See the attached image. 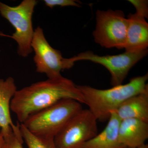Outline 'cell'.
Listing matches in <instances>:
<instances>
[{
	"label": "cell",
	"instance_id": "obj_13",
	"mask_svg": "<svg viewBox=\"0 0 148 148\" xmlns=\"http://www.w3.org/2000/svg\"><path fill=\"white\" fill-rule=\"evenodd\" d=\"M120 121L115 113H112L103 131L85 143L81 148H127L119 140L118 133Z\"/></svg>",
	"mask_w": 148,
	"mask_h": 148
},
{
	"label": "cell",
	"instance_id": "obj_15",
	"mask_svg": "<svg viewBox=\"0 0 148 148\" xmlns=\"http://www.w3.org/2000/svg\"><path fill=\"white\" fill-rule=\"evenodd\" d=\"M20 125L17 121L12 130L3 137L4 143L3 148H23L24 140L20 131Z\"/></svg>",
	"mask_w": 148,
	"mask_h": 148
},
{
	"label": "cell",
	"instance_id": "obj_7",
	"mask_svg": "<svg viewBox=\"0 0 148 148\" xmlns=\"http://www.w3.org/2000/svg\"><path fill=\"white\" fill-rule=\"evenodd\" d=\"M98 120L88 109L71 119L53 139L56 148H81L98 134Z\"/></svg>",
	"mask_w": 148,
	"mask_h": 148
},
{
	"label": "cell",
	"instance_id": "obj_12",
	"mask_svg": "<svg viewBox=\"0 0 148 148\" xmlns=\"http://www.w3.org/2000/svg\"><path fill=\"white\" fill-rule=\"evenodd\" d=\"M114 112L121 120L135 119L148 123V88L125 101Z\"/></svg>",
	"mask_w": 148,
	"mask_h": 148
},
{
	"label": "cell",
	"instance_id": "obj_18",
	"mask_svg": "<svg viewBox=\"0 0 148 148\" xmlns=\"http://www.w3.org/2000/svg\"><path fill=\"white\" fill-rule=\"evenodd\" d=\"M4 143V140L2 136L0 134V148H3Z\"/></svg>",
	"mask_w": 148,
	"mask_h": 148
},
{
	"label": "cell",
	"instance_id": "obj_3",
	"mask_svg": "<svg viewBox=\"0 0 148 148\" xmlns=\"http://www.w3.org/2000/svg\"><path fill=\"white\" fill-rule=\"evenodd\" d=\"M82 103L64 99L31 115L22 123L31 133L54 139L71 119L82 108Z\"/></svg>",
	"mask_w": 148,
	"mask_h": 148
},
{
	"label": "cell",
	"instance_id": "obj_8",
	"mask_svg": "<svg viewBox=\"0 0 148 148\" xmlns=\"http://www.w3.org/2000/svg\"><path fill=\"white\" fill-rule=\"evenodd\" d=\"M148 49L137 52L125 51L114 55L99 56L91 51L82 52L72 57L75 63L77 61H88L105 67L111 76L113 86L122 84L131 68L147 54Z\"/></svg>",
	"mask_w": 148,
	"mask_h": 148
},
{
	"label": "cell",
	"instance_id": "obj_2",
	"mask_svg": "<svg viewBox=\"0 0 148 148\" xmlns=\"http://www.w3.org/2000/svg\"><path fill=\"white\" fill-rule=\"evenodd\" d=\"M148 74L132 78L129 82L99 89L87 85H77L83 96L84 104L96 119L108 120L111 114L128 98L145 91L148 88Z\"/></svg>",
	"mask_w": 148,
	"mask_h": 148
},
{
	"label": "cell",
	"instance_id": "obj_10",
	"mask_svg": "<svg viewBox=\"0 0 148 148\" xmlns=\"http://www.w3.org/2000/svg\"><path fill=\"white\" fill-rule=\"evenodd\" d=\"M120 143L127 148H138L148 138V123L135 119L121 120L118 129Z\"/></svg>",
	"mask_w": 148,
	"mask_h": 148
},
{
	"label": "cell",
	"instance_id": "obj_5",
	"mask_svg": "<svg viewBox=\"0 0 148 148\" xmlns=\"http://www.w3.org/2000/svg\"><path fill=\"white\" fill-rule=\"evenodd\" d=\"M127 24V18L122 11L97 10L96 27L92 34L94 41L106 48L123 49Z\"/></svg>",
	"mask_w": 148,
	"mask_h": 148
},
{
	"label": "cell",
	"instance_id": "obj_16",
	"mask_svg": "<svg viewBox=\"0 0 148 148\" xmlns=\"http://www.w3.org/2000/svg\"><path fill=\"white\" fill-rule=\"evenodd\" d=\"M44 2L47 6L51 8L55 6L81 7L80 2L74 0H44Z\"/></svg>",
	"mask_w": 148,
	"mask_h": 148
},
{
	"label": "cell",
	"instance_id": "obj_4",
	"mask_svg": "<svg viewBox=\"0 0 148 148\" xmlns=\"http://www.w3.org/2000/svg\"><path fill=\"white\" fill-rule=\"evenodd\" d=\"M37 3L36 0H24L18 5L13 7L0 2V14L15 29L12 36L0 35L16 41L18 45L17 53L21 57H27L33 51L32 43L34 30L32 16Z\"/></svg>",
	"mask_w": 148,
	"mask_h": 148
},
{
	"label": "cell",
	"instance_id": "obj_1",
	"mask_svg": "<svg viewBox=\"0 0 148 148\" xmlns=\"http://www.w3.org/2000/svg\"><path fill=\"white\" fill-rule=\"evenodd\" d=\"M64 99L84 104L83 96L77 85L63 76L38 82L16 90L11 101V111L21 123L31 115Z\"/></svg>",
	"mask_w": 148,
	"mask_h": 148
},
{
	"label": "cell",
	"instance_id": "obj_14",
	"mask_svg": "<svg viewBox=\"0 0 148 148\" xmlns=\"http://www.w3.org/2000/svg\"><path fill=\"white\" fill-rule=\"evenodd\" d=\"M20 128L23 140L28 148H56L53 139L36 136L31 133L22 123L20 125Z\"/></svg>",
	"mask_w": 148,
	"mask_h": 148
},
{
	"label": "cell",
	"instance_id": "obj_6",
	"mask_svg": "<svg viewBox=\"0 0 148 148\" xmlns=\"http://www.w3.org/2000/svg\"><path fill=\"white\" fill-rule=\"evenodd\" d=\"M32 47L34 52V61L36 71L45 74L48 79L60 77L62 76V71L71 69L75 64L72 57L64 58L60 51L50 45L43 29L39 27L35 29Z\"/></svg>",
	"mask_w": 148,
	"mask_h": 148
},
{
	"label": "cell",
	"instance_id": "obj_19",
	"mask_svg": "<svg viewBox=\"0 0 148 148\" xmlns=\"http://www.w3.org/2000/svg\"><path fill=\"white\" fill-rule=\"evenodd\" d=\"M138 148H148V145L147 144H145Z\"/></svg>",
	"mask_w": 148,
	"mask_h": 148
},
{
	"label": "cell",
	"instance_id": "obj_11",
	"mask_svg": "<svg viewBox=\"0 0 148 148\" xmlns=\"http://www.w3.org/2000/svg\"><path fill=\"white\" fill-rule=\"evenodd\" d=\"M17 90L12 77L5 80L0 79V134L3 137L12 130L15 125L10 115V105Z\"/></svg>",
	"mask_w": 148,
	"mask_h": 148
},
{
	"label": "cell",
	"instance_id": "obj_17",
	"mask_svg": "<svg viewBox=\"0 0 148 148\" xmlns=\"http://www.w3.org/2000/svg\"><path fill=\"white\" fill-rule=\"evenodd\" d=\"M128 1L134 6L137 14L147 18L148 16V1L145 0H129Z\"/></svg>",
	"mask_w": 148,
	"mask_h": 148
},
{
	"label": "cell",
	"instance_id": "obj_9",
	"mask_svg": "<svg viewBox=\"0 0 148 148\" xmlns=\"http://www.w3.org/2000/svg\"><path fill=\"white\" fill-rule=\"evenodd\" d=\"M127 18V34L123 49L130 52L147 49L148 24L146 18L135 13L129 14Z\"/></svg>",
	"mask_w": 148,
	"mask_h": 148
}]
</instances>
